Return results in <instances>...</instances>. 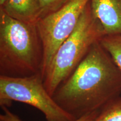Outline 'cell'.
Listing matches in <instances>:
<instances>
[{"instance_id": "2", "label": "cell", "mask_w": 121, "mask_h": 121, "mask_svg": "<svg viewBox=\"0 0 121 121\" xmlns=\"http://www.w3.org/2000/svg\"><path fill=\"white\" fill-rule=\"evenodd\" d=\"M43 58L36 24L15 19L0 10V75L42 74Z\"/></svg>"}, {"instance_id": "12", "label": "cell", "mask_w": 121, "mask_h": 121, "mask_svg": "<svg viewBox=\"0 0 121 121\" xmlns=\"http://www.w3.org/2000/svg\"><path fill=\"white\" fill-rule=\"evenodd\" d=\"M6 0H0V9H2Z\"/></svg>"}, {"instance_id": "6", "label": "cell", "mask_w": 121, "mask_h": 121, "mask_svg": "<svg viewBox=\"0 0 121 121\" xmlns=\"http://www.w3.org/2000/svg\"><path fill=\"white\" fill-rule=\"evenodd\" d=\"M90 3L105 35H121V0H90Z\"/></svg>"}, {"instance_id": "5", "label": "cell", "mask_w": 121, "mask_h": 121, "mask_svg": "<svg viewBox=\"0 0 121 121\" xmlns=\"http://www.w3.org/2000/svg\"><path fill=\"white\" fill-rule=\"evenodd\" d=\"M90 0H72L60 10L40 18L36 25L43 48L42 75L59 47L72 34Z\"/></svg>"}, {"instance_id": "8", "label": "cell", "mask_w": 121, "mask_h": 121, "mask_svg": "<svg viewBox=\"0 0 121 121\" xmlns=\"http://www.w3.org/2000/svg\"><path fill=\"white\" fill-rule=\"evenodd\" d=\"M100 42L121 69V35H105Z\"/></svg>"}, {"instance_id": "3", "label": "cell", "mask_w": 121, "mask_h": 121, "mask_svg": "<svg viewBox=\"0 0 121 121\" xmlns=\"http://www.w3.org/2000/svg\"><path fill=\"white\" fill-rule=\"evenodd\" d=\"M105 35L102 24L93 15L89 2L75 29L59 47L43 76L44 84L50 94L53 96L60 85L82 61L92 45Z\"/></svg>"}, {"instance_id": "11", "label": "cell", "mask_w": 121, "mask_h": 121, "mask_svg": "<svg viewBox=\"0 0 121 121\" xmlns=\"http://www.w3.org/2000/svg\"><path fill=\"white\" fill-rule=\"evenodd\" d=\"M1 107L4 111V114L0 115V121H22L18 116L10 111L7 109V107ZM99 111L100 110H96L88 113L78 119H76L73 121H94L97 117Z\"/></svg>"}, {"instance_id": "4", "label": "cell", "mask_w": 121, "mask_h": 121, "mask_svg": "<svg viewBox=\"0 0 121 121\" xmlns=\"http://www.w3.org/2000/svg\"><path fill=\"white\" fill-rule=\"evenodd\" d=\"M13 102L30 105L40 110L46 121H73L76 118L58 105L45 88L41 73L25 77L0 75V105Z\"/></svg>"}, {"instance_id": "9", "label": "cell", "mask_w": 121, "mask_h": 121, "mask_svg": "<svg viewBox=\"0 0 121 121\" xmlns=\"http://www.w3.org/2000/svg\"><path fill=\"white\" fill-rule=\"evenodd\" d=\"M94 121H121V97L113 99L103 107Z\"/></svg>"}, {"instance_id": "1", "label": "cell", "mask_w": 121, "mask_h": 121, "mask_svg": "<svg viewBox=\"0 0 121 121\" xmlns=\"http://www.w3.org/2000/svg\"><path fill=\"white\" fill-rule=\"evenodd\" d=\"M121 93V69L100 41L53 95L59 105L76 119L100 110Z\"/></svg>"}, {"instance_id": "7", "label": "cell", "mask_w": 121, "mask_h": 121, "mask_svg": "<svg viewBox=\"0 0 121 121\" xmlns=\"http://www.w3.org/2000/svg\"><path fill=\"white\" fill-rule=\"evenodd\" d=\"M0 10L10 17L29 23H37L41 15L38 0H6Z\"/></svg>"}, {"instance_id": "10", "label": "cell", "mask_w": 121, "mask_h": 121, "mask_svg": "<svg viewBox=\"0 0 121 121\" xmlns=\"http://www.w3.org/2000/svg\"><path fill=\"white\" fill-rule=\"evenodd\" d=\"M71 1L72 0H38L41 11L40 18L60 10Z\"/></svg>"}]
</instances>
